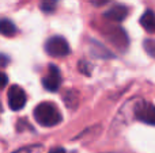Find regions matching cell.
<instances>
[{"instance_id": "13", "label": "cell", "mask_w": 155, "mask_h": 153, "mask_svg": "<svg viewBox=\"0 0 155 153\" xmlns=\"http://www.w3.org/2000/svg\"><path fill=\"white\" fill-rule=\"evenodd\" d=\"M79 70L86 76H90L91 73V68H90V64L87 61H79Z\"/></svg>"}, {"instance_id": "7", "label": "cell", "mask_w": 155, "mask_h": 153, "mask_svg": "<svg viewBox=\"0 0 155 153\" xmlns=\"http://www.w3.org/2000/svg\"><path fill=\"white\" fill-rule=\"evenodd\" d=\"M104 16L107 19V20L123 22L124 19L128 16V8L123 4H117V5H114V7L109 8V10L104 14Z\"/></svg>"}, {"instance_id": "10", "label": "cell", "mask_w": 155, "mask_h": 153, "mask_svg": "<svg viewBox=\"0 0 155 153\" xmlns=\"http://www.w3.org/2000/svg\"><path fill=\"white\" fill-rule=\"evenodd\" d=\"M40 7L44 12L51 14L56 10L57 7V0H41L40 2Z\"/></svg>"}, {"instance_id": "12", "label": "cell", "mask_w": 155, "mask_h": 153, "mask_svg": "<svg viewBox=\"0 0 155 153\" xmlns=\"http://www.w3.org/2000/svg\"><path fill=\"white\" fill-rule=\"evenodd\" d=\"M143 48L148 56L155 58V39H146L143 42Z\"/></svg>"}, {"instance_id": "9", "label": "cell", "mask_w": 155, "mask_h": 153, "mask_svg": "<svg viewBox=\"0 0 155 153\" xmlns=\"http://www.w3.org/2000/svg\"><path fill=\"white\" fill-rule=\"evenodd\" d=\"M16 26L8 19H0V34L4 37H14L16 34Z\"/></svg>"}, {"instance_id": "5", "label": "cell", "mask_w": 155, "mask_h": 153, "mask_svg": "<svg viewBox=\"0 0 155 153\" xmlns=\"http://www.w3.org/2000/svg\"><path fill=\"white\" fill-rule=\"evenodd\" d=\"M42 86L46 91H57L61 86V73L56 65H51L46 76L42 79Z\"/></svg>"}, {"instance_id": "6", "label": "cell", "mask_w": 155, "mask_h": 153, "mask_svg": "<svg viewBox=\"0 0 155 153\" xmlns=\"http://www.w3.org/2000/svg\"><path fill=\"white\" fill-rule=\"evenodd\" d=\"M105 35L120 50H125L128 46V37H127L124 29H121V27H110V29H107V33H105Z\"/></svg>"}, {"instance_id": "3", "label": "cell", "mask_w": 155, "mask_h": 153, "mask_svg": "<svg viewBox=\"0 0 155 153\" xmlns=\"http://www.w3.org/2000/svg\"><path fill=\"white\" fill-rule=\"evenodd\" d=\"M135 118L143 123L155 126V106L147 100H139L134 108Z\"/></svg>"}, {"instance_id": "4", "label": "cell", "mask_w": 155, "mask_h": 153, "mask_svg": "<svg viewBox=\"0 0 155 153\" xmlns=\"http://www.w3.org/2000/svg\"><path fill=\"white\" fill-rule=\"evenodd\" d=\"M8 106L12 111H19L26 106L27 102V96H26V92L22 87L19 86H11L10 89H8Z\"/></svg>"}, {"instance_id": "1", "label": "cell", "mask_w": 155, "mask_h": 153, "mask_svg": "<svg viewBox=\"0 0 155 153\" xmlns=\"http://www.w3.org/2000/svg\"><path fill=\"white\" fill-rule=\"evenodd\" d=\"M34 119L38 125L44 127L57 126L63 121V115L56 105L51 102H42L34 108Z\"/></svg>"}, {"instance_id": "8", "label": "cell", "mask_w": 155, "mask_h": 153, "mask_svg": "<svg viewBox=\"0 0 155 153\" xmlns=\"http://www.w3.org/2000/svg\"><path fill=\"white\" fill-rule=\"evenodd\" d=\"M140 24L148 33H155V14L151 10H147L140 18Z\"/></svg>"}, {"instance_id": "2", "label": "cell", "mask_w": 155, "mask_h": 153, "mask_svg": "<svg viewBox=\"0 0 155 153\" xmlns=\"http://www.w3.org/2000/svg\"><path fill=\"white\" fill-rule=\"evenodd\" d=\"M45 52L49 56L64 57L70 54L71 49L68 42L65 41V38L60 37V35H54V37H51L45 42Z\"/></svg>"}, {"instance_id": "14", "label": "cell", "mask_w": 155, "mask_h": 153, "mask_svg": "<svg viewBox=\"0 0 155 153\" xmlns=\"http://www.w3.org/2000/svg\"><path fill=\"white\" fill-rule=\"evenodd\" d=\"M7 84H8V77L3 72H0V89L4 88Z\"/></svg>"}, {"instance_id": "16", "label": "cell", "mask_w": 155, "mask_h": 153, "mask_svg": "<svg viewBox=\"0 0 155 153\" xmlns=\"http://www.w3.org/2000/svg\"><path fill=\"white\" fill-rule=\"evenodd\" d=\"M91 3H93L94 5H97V7H101V5H104V4H106L109 0H90Z\"/></svg>"}, {"instance_id": "11", "label": "cell", "mask_w": 155, "mask_h": 153, "mask_svg": "<svg viewBox=\"0 0 155 153\" xmlns=\"http://www.w3.org/2000/svg\"><path fill=\"white\" fill-rule=\"evenodd\" d=\"M42 145H29V146H23V148L18 149L14 153H42Z\"/></svg>"}, {"instance_id": "15", "label": "cell", "mask_w": 155, "mask_h": 153, "mask_svg": "<svg viewBox=\"0 0 155 153\" xmlns=\"http://www.w3.org/2000/svg\"><path fill=\"white\" fill-rule=\"evenodd\" d=\"M8 61H10V58L5 54H0V67H5L8 64Z\"/></svg>"}, {"instance_id": "17", "label": "cell", "mask_w": 155, "mask_h": 153, "mask_svg": "<svg viewBox=\"0 0 155 153\" xmlns=\"http://www.w3.org/2000/svg\"><path fill=\"white\" fill-rule=\"evenodd\" d=\"M49 153H65V151L63 148H53Z\"/></svg>"}]
</instances>
